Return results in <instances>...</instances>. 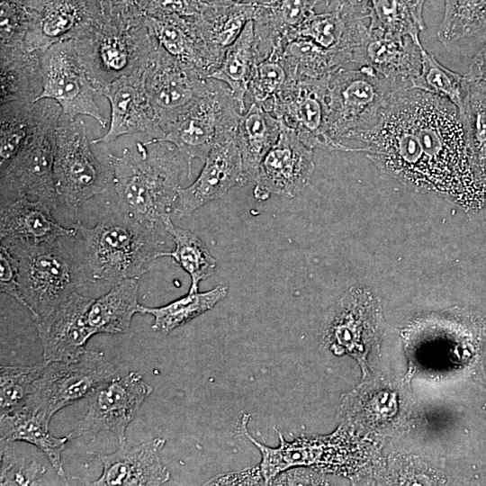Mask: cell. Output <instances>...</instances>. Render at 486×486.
Listing matches in <instances>:
<instances>
[{"mask_svg":"<svg viewBox=\"0 0 486 486\" xmlns=\"http://www.w3.org/2000/svg\"><path fill=\"white\" fill-rule=\"evenodd\" d=\"M359 140L360 151L380 169L417 190L468 206L486 198L459 112L446 99L413 87L398 91Z\"/></svg>","mask_w":486,"mask_h":486,"instance_id":"6da1fadb","label":"cell"},{"mask_svg":"<svg viewBox=\"0 0 486 486\" xmlns=\"http://www.w3.org/2000/svg\"><path fill=\"white\" fill-rule=\"evenodd\" d=\"M136 151L110 154L119 209L142 223L164 228L174 213L181 180L189 178L185 158L170 142L146 141Z\"/></svg>","mask_w":486,"mask_h":486,"instance_id":"7a4b0ae2","label":"cell"},{"mask_svg":"<svg viewBox=\"0 0 486 486\" xmlns=\"http://www.w3.org/2000/svg\"><path fill=\"white\" fill-rule=\"evenodd\" d=\"M73 227L80 254L93 282L113 284L128 278H140L166 251L162 230L142 223L121 209L108 210L93 227L79 221Z\"/></svg>","mask_w":486,"mask_h":486,"instance_id":"3957f363","label":"cell"},{"mask_svg":"<svg viewBox=\"0 0 486 486\" xmlns=\"http://www.w3.org/2000/svg\"><path fill=\"white\" fill-rule=\"evenodd\" d=\"M62 238L39 244L1 240L16 263L21 304L33 319L49 314L85 282L92 281L81 254L69 252Z\"/></svg>","mask_w":486,"mask_h":486,"instance_id":"277c9868","label":"cell"},{"mask_svg":"<svg viewBox=\"0 0 486 486\" xmlns=\"http://www.w3.org/2000/svg\"><path fill=\"white\" fill-rule=\"evenodd\" d=\"M74 42L98 93L120 77L143 69L158 47L145 15L131 19L103 15Z\"/></svg>","mask_w":486,"mask_h":486,"instance_id":"5b68a950","label":"cell"},{"mask_svg":"<svg viewBox=\"0 0 486 486\" xmlns=\"http://www.w3.org/2000/svg\"><path fill=\"white\" fill-rule=\"evenodd\" d=\"M395 92L390 82L364 66L341 68L332 73L326 95L329 137L343 144V140H354L372 129Z\"/></svg>","mask_w":486,"mask_h":486,"instance_id":"8992f818","label":"cell"},{"mask_svg":"<svg viewBox=\"0 0 486 486\" xmlns=\"http://www.w3.org/2000/svg\"><path fill=\"white\" fill-rule=\"evenodd\" d=\"M245 112L229 86L212 78L206 93L155 141L170 142L179 150L188 164L190 178L193 161L198 158L204 162L220 138L235 133Z\"/></svg>","mask_w":486,"mask_h":486,"instance_id":"52a82bcc","label":"cell"},{"mask_svg":"<svg viewBox=\"0 0 486 486\" xmlns=\"http://www.w3.org/2000/svg\"><path fill=\"white\" fill-rule=\"evenodd\" d=\"M53 173L58 197L74 212L104 193L113 180L110 164L104 165L92 152L84 122L63 114L57 128Z\"/></svg>","mask_w":486,"mask_h":486,"instance_id":"ba28073f","label":"cell"},{"mask_svg":"<svg viewBox=\"0 0 486 486\" xmlns=\"http://www.w3.org/2000/svg\"><path fill=\"white\" fill-rule=\"evenodd\" d=\"M116 375L103 352L86 349L73 361H47L36 390L23 408L50 422L59 410L91 396Z\"/></svg>","mask_w":486,"mask_h":486,"instance_id":"9c48e42d","label":"cell"},{"mask_svg":"<svg viewBox=\"0 0 486 486\" xmlns=\"http://www.w3.org/2000/svg\"><path fill=\"white\" fill-rule=\"evenodd\" d=\"M61 115L62 112H58L49 117L18 153L0 167L1 196L9 192L14 199L27 196L52 210L56 208L58 197L53 166Z\"/></svg>","mask_w":486,"mask_h":486,"instance_id":"30bf717a","label":"cell"},{"mask_svg":"<svg viewBox=\"0 0 486 486\" xmlns=\"http://www.w3.org/2000/svg\"><path fill=\"white\" fill-rule=\"evenodd\" d=\"M42 73L43 89L38 100L55 101L62 114L72 120L86 115L103 128L107 127V120L94 100L98 90L81 62L74 40L56 43L42 52Z\"/></svg>","mask_w":486,"mask_h":486,"instance_id":"8fae6325","label":"cell"},{"mask_svg":"<svg viewBox=\"0 0 486 486\" xmlns=\"http://www.w3.org/2000/svg\"><path fill=\"white\" fill-rule=\"evenodd\" d=\"M152 392L138 372L122 377L117 374L91 395L86 413L68 435V439L94 440L100 432L109 431L119 443L126 441L129 425Z\"/></svg>","mask_w":486,"mask_h":486,"instance_id":"7c38bea8","label":"cell"},{"mask_svg":"<svg viewBox=\"0 0 486 486\" xmlns=\"http://www.w3.org/2000/svg\"><path fill=\"white\" fill-rule=\"evenodd\" d=\"M144 78L164 135L169 125L206 93L212 80L158 45L145 66Z\"/></svg>","mask_w":486,"mask_h":486,"instance_id":"4fadbf2b","label":"cell"},{"mask_svg":"<svg viewBox=\"0 0 486 486\" xmlns=\"http://www.w3.org/2000/svg\"><path fill=\"white\" fill-rule=\"evenodd\" d=\"M328 78H289L271 113L311 149L349 151V147L334 141L328 132L326 95Z\"/></svg>","mask_w":486,"mask_h":486,"instance_id":"5bb4252c","label":"cell"},{"mask_svg":"<svg viewBox=\"0 0 486 486\" xmlns=\"http://www.w3.org/2000/svg\"><path fill=\"white\" fill-rule=\"evenodd\" d=\"M314 169L312 149L281 122L279 138L259 166L253 196L259 202L271 195L293 198L308 186Z\"/></svg>","mask_w":486,"mask_h":486,"instance_id":"9a60e30c","label":"cell"},{"mask_svg":"<svg viewBox=\"0 0 486 486\" xmlns=\"http://www.w3.org/2000/svg\"><path fill=\"white\" fill-rule=\"evenodd\" d=\"M30 26L28 50L45 51L50 46L75 40L96 25L103 14L98 0H25Z\"/></svg>","mask_w":486,"mask_h":486,"instance_id":"2e32d148","label":"cell"},{"mask_svg":"<svg viewBox=\"0 0 486 486\" xmlns=\"http://www.w3.org/2000/svg\"><path fill=\"white\" fill-rule=\"evenodd\" d=\"M144 68L122 76L99 90V94L109 101L111 121L107 131L92 140V144H107L123 135L140 132L149 136L148 141L164 137L146 89Z\"/></svg>","mask_w":486,"mask_h":486,"instance_id":"e0dca14e","label":"cell"},{"mask_svg":"<svg viewBox=\"0 0 486 486\" xmlns=\"http://www.w3.org/2000/svg\"><path fill=\"white\" fill-rule=\"evenodd\" d=\"M194 183L180 188L174 213L189 216L204 204L223 197L234 186L247 183L236 132L220 138L209 152Z\"/></svg>","mask_w":486,"mask_h":486,"instance_id":"ac0fdd59","label":"cell"},{"mask_svg":"<svg viewBox=\"0 0 486 486\" xmlns=\"http://www.w3.org/2000/svg\"><path fill=\"white\" fill-rule=\"evenodd\" d=\"M93 301L75 292L49 314L33 319L44 360L69 362L86 350L94 335L87 317Z\"/></svg>","mask_w":486,"mask_h":486,"instance_id":"d6986e66","label":"cell"},{"mask_svg":"<svg viewBox=\"0 0 486 486\" xmlns=\"http://www.w3.org/2000/svg\"><path fill=\"white\" fill-rule=\"evenodd\" d=\"M419 38L392 36L370 31L356 49L353 66L371 68L397 91L412 87L421 69Z\"/></svg>","mask_w":486,"mask_h":486,"instance_id":"ffe728a7","label":"cell"},{"mask_svg":"<svg viewBox=\"0 0 486 486\" xmlns=\"http://www.w3.org/2000/svg\"><path fill=\"white\" fill-rule=\"evenodd\" d=\"M166 445L164 438L130 446L126 441L119 443L117 449L100 455L103 472L89 484L94 486H146L162 485L170 478L167 468L160 459Z\"/></svg>","mask_w":486,"mask_h":486,"instance_id":"44dd1931","label":"cell"},{"mask_svg":"<svg viewBox=\"0 0 486 486\" xmlns=\"http://www.w3.org/2000/svg\"><path fill=\"white\" fill-rule=\"evenodd\" d=\"M327 0H255V47L261 61L281 50L283 44Z\"/></svg>","mask_w":486,"mask_h":486,"instance_id":"7402d4cb","label":"cell"},{"mask_svg":"<svg viewBox=\"0 0 486 486\" xmlns=\"http://www.w3.org/2000/svg\"><path fill=\"white\" fill-rule=\"evenodd\" d=\"M46 203L27 196L2 203L0 240H23L31 243L53 242L65 237H75L76 230L60 225Z\"/></svg>","mask_w":486,"mask_h":486,"instance_id":"603a6c76","label":"cell"},{"mask_svg":"<svg viewBox=\"0 0 486 486\" xmlns=\"http://www.w3.org/2000/svg\"><path fill=\"white\" fill-rule=\"evenodd\" d=\"M374 307L365 291L351 288L341 299L339 309L328 330L335 354L346 353L357 359L364 357L372 337Z\"/></svg>","mask_w":486,"mask_h":486,"instance_id":"cb8c5ba5","label":"cell"},{"mask_svg":"<svg viewBox=\"0 0 486 486\" xmlns=\"http://www.w3.org/2000/svg\"><path fill=\"white\" fill-rule=\"evenodd\" d=\"M255 9V0L204 4L194 19L208 55L211 75L219 68L227 49L239 36L247 22L253 20Z\"/></svg>","mask_w":486,"mask_h":486,"instance_id":"d4e9b609","label":"cell"},{"mask_svg":"<svg viewBox=\"0 0 486 486\" xmlns=\"http://www.w3.org/2000/svg\"><path fill=\"white\" fill-rule=\"evenodd\" d=\"M58 112H62L60 106L51 99L1 104L0 167L18 153L49 117Z\"/></svg>","mask_w":486,"mask_h":486,"instance_id":"484cf974","label":"cell"},{"mask_svg":"<svg viewBox=\"0 0 486 486\" xmlns=\"http://www.w3.org/2000/svg\"><path fill=\"white\" fill-rule=\"evenodd\" d=\"M1 104L35 102L43 89L42 51L0 48Z\"/></svg>","mask_w":486,"mask_h":486,"instance_id":"4316f807","label":"cell"},{"mask_svg":"<svg viewBox=\"0 0 486 486\" xmlns=\"http://www.w3.org/2000/svg\"><path fill=\"white\" fill-rule=\"evenodd\" d=\"M145 21L151 35L164 51L204 76H210L212 68L194 19L145 15Z\"/></svg>","mask_w":486,"mask_h":486,"instance_id":"83f0119b","label":"cell"},{"mask_svg":"<svg viewBox=\"0 0 486 486\" xmlns=\"http://www.w3.org/2000/svg\"><path fill=\"white\" fill-rule=\"evenodd\" d=\"M280 132L281 122L255 103L241 114L236 140L247 183L255 181L263 158L276 143Z\"/></svg>","mask_w":486,"mask_h":486,"instance_id":"f1b7e54d","label":"cell"},{"mask_svg":"<svg viewBox=\"0 0 486 486\" xmlns=\"http://www.w3.org/2000/svg\"><path fill=\"white\" fill-rule=\"evenodd\" d=\"M49 423L40 414L27 408L1 415V441H24L36 446L48 457L58 475L66 480L61 453L69 439L68 436H52L49 431Z\"/></svg>","mask_w":486,"mask_h":486,"instance_id":"f546056e","label":"cell"},{"mask_svg":"<svg viewBox=\"0 0 486 486\" xmlns=\"http://www.w3.org/2000/svg\"><path fill=\"white\" fill-rule=\"evenodd\" d=\"M139 280H122L114 284L108 292L94 299L87 317L94 335L123 334L128 331L132 317L140 313Z\"/></svg>","mask_w":486,"mask_h":486,"instance_id":"4dcf8cb0","label":"cell"},{"mask_svg":"<svg viewBox=\"0 0 486 486\" xmlns=\"http://www.w3.org/2000/svg\"><path fill=\"white\" fill-rule=\"evenodd\" d=\"M279 58L290 79H321L341 68L350 67L343 51L324 49L302 37L287 40Z\"/></svg>","mask_w":486,"mask_h":486,"instance_id":"1f68e13d","label":"cell"},{"mask_svg":"<svg viewBox=\"0 0 486 486\" xmlns=\"http://www.w3.org/2000/svg\"><path fill=\"white\" fill-rule=\"evenodd\" d=\"M256 62L254 22L250 20L227 49L219 68L209 78L227 85L236 100L246 109L245 98Z\"/></svg>","mask_w":486,"mask_h":486,"instance_id":"d6a6232c","label":"cell"},{"mask_svg":"<svg viewBox=\"0 0 486 486\" xmlns=\"http://www.w3.org/2000/svg\"><path fill=\"white\" fill-rule=\"evenodd\" d=\"M459 114L472 167L477 179L486 188V88L484 86L467 78L466 94Z\"/></svg>","mask_w":486,"mask_h":486,"instance_id":"836d02e7","label":"cell"},{"mask_svg":"<svg viewBox=\"0 0 486 486\" xmlns=\"http://www.w3.org/2000/svg\"><path fill=\"white\" fill-rule=\"evenodd\" d=\"M427 0H371L368 29L392 36L419 38L426 29L423 8Z\"/></svg>","mask_w":486,"mask_h":486,"instance_id":"e575fe53","label":"cell"},{"mask_svg":"<svg viewBox=\"0 0 486 486\" xmlns=\"http://www.w3.org/2000/svg\"><path fill=\"white\" fill-rule=\"evenodd\" d=\"M437 38L446 47L486 39V0H445Z\"/></svg>","mask_w":486,"mask_h":486,"instance_id":"d590c367","label":"cell"},{"mask_svg":"<svg viewBox=\"0 0 486 486\" xmlns=\"http://www.w3.org/2000/svg\"><path fill=\"white\" fill-rule=\"evenodd\" d=\"M166 232L173 238L175 247L171 251L160 254L169 256L190 276L188 292H198L199 284L214 274L217 262L201 238L189 230L176 227L169 220L164 224Z\"/></svg>","mask_w":486,"mask_h":486,"instance_id":"8d00e7d4","label":"cell"},{"mask_svg":"<svg viewBox=\"0 0 486 486\" xmlns=\"http://www.w3.org/2000/svg\"><path fill=\"white\" fill-rule=\"evenodd\" d=\"M228 293L226 286H216L203 292H188L166 305L147 307L140 304V313L153 316L152 328L169 334L201 314L212 310Z\"/></svg>","mask_w":486,"mask_h":486,"instance_id":"74e56055","label":"cell"},{"mask_svg":"<svg viewBox=\"0 0 486 486\" xmlns=\"http://www.w3.org/2000/svg\"><path fill=\"white\" fill-rule=\"evenodd\" d=\"M412 87L448 100L460 112L466 94L467 78L444 67L422 47L421 69L412 80Z\"/></svg>","mask_w":486,"mask_h":486,"instance_id":"f35d334b","label":"cell"},{"mask_svg":"<svg viewBox=\"0 0 486 486\" xmlns=\"http://www.w3.org/2000/svg\"><path fill=\"white\" fill-rule=\"evenodd\" d=\"M47 361L35 365L0 366V416L22 409L35 392Z\"/></svg>","mask_w":486,"mask_h":486,"instance_id":"ab89813d","label":"cell"},{"mask_svg":"<svg viewBox=\"0 0 486 486\" xmlns=\"http://www.w3.org/2000/svg\"><path fill=\"white\" fill-rule=\"evenodd\" d=\"M288 79L279 57L271 56L255 65L247 94L250 95L253 103L271 113L274 102Z\"/></svg>","mask_w":486,"mask_h":486,"instance_id":"60d3db41","label":"cell"},{"mask_svg":"<svg viewBox=\"0 0 486 486\" xmlns=\"http://www.w3.org/2000/svg\"><path fill=\"white\" fill-rule=\"evenodd\" d=\"M346 27V20L337 13L314 14L302 22L289 39L302 37L324 49L339 50Z\"/></svg>","mask_w":486,"mask_h":486,"instance_id":"b9f144b4","label":"cell"},{"mask_svg":"<svg viewBox=\"0 0 486 486\" xmlns=\"http://www.w3.org/2000/svg\"><path fill=\"white\" fill-rule=\"evenodd\" d=\"M29 26L25 0H0V48L25 47Z\"/></svg>","mask_w":486,"mask_h":486,"instance_id":"7bdbcfd3","label":"cell"},{"mask_svg":"<svg viewBox=\"0 0 486 486\" xmlns=\"http://www.w3.org/2000/svg\"><path fill=\"white\" fill-rule=\"evenodd\" d=\"M14 442L1 441V485H32L46 468L38 461L26 462L15 454Z\"/></svg>","mask_w":486,"mask_h":486,"instance_id":"ee69618b","label":"cell"},{"mask_svg":"<svg viewBox=\"0 0 486 486\" xmlns=\"http://www.w3.org/2000/svg\"><path fill=\"white\" fill-rule=\"evenodd\" d=\"M204 4L199 0H148L144 15L195 19Z\"/></svg>","mask_w":486,"mask_h":486,"instance_id":"f6af8a7d","label":"cell"},{"mask_svg":"<svg viewBox=\"0 0 486 486\" xmlns=\"http://www.w3.org/2000/svg\"><path fill=\"white\" fill-rule=\"evenodd\" d=\"M0 289L21 304L16 263L10 250L3 244L0 245Z\"/></svg>","mask_w":486,"mask_h":486,"instance_id":"bcb514c9","label":"cell"},{"mask_svg":"<svg viewBox=\"0 0 486 486\" xmlns=\"http://www.w3.org/2000/svg\"><path fill=\"white\" fill-rule=\"evenodd\" d=\"M325 4V12L337 13L344 19H368L371 0H327Z\"/></svg>","mask_w":486,"mask_h":486,"instance_id":"7dc6e473","label":"cell"},{"mask_svg":"<svg viewBox=\"0 0 486 486\" xmlns=\"http://www.w3.org/2000/svg\"><path fill=\"white\" fill-rule=\"evenodd\" d=\"M265 484L259 465L239 472L220 474L210 480L207 485H255Z\"/></svg>","mask_w":486,"mask_h":486,"instance_id":"c3c4849f","label":"cell"},{"mask_svg":"<svg viewBox=\"0 0 486 486\" xmlns=\"http://www.w3.org/2000/svg\"><path fill=\"white\" fill-rule=\"evenodd\" d=\"M465 76L486 88V42L474 55Z\"/></svg>","mask_w":486,"mask_h":486,"instance_id":"681fc988","label":"cell"},{"mask_svg":"<svg viewBox=\"0 0 486 486\" xmlns=\"http://www.w3.org/2000/svg\"><path fill=\"white\" fill-rule=\"evenodd\" d=\"M202 4L207 5L224 4L233 1L230 0H199Z\"/></svg>","mask_w":486,"mask_h":486,"instance_id":"f907efd6","label":"cell"},{"mask_svg":"<svg viewBox=\"0 0 486 486\" xmlns=\"http://www.w3.org/2000/svg\"><path fill=\"white\" fill-rule=\"evenodd\" d=\"M107 1H108V0H98L100 6H101L102 4H104L105 2H107Z\"/></svg>","mask_w":486,"mask_h":486,"instance_id":"816d5d0a","label":"cell"},{"mask_svg":"<svg viewBox=\"0 0 486 486\" xmlns=\"http://www.w3.org/2000/svg\"><path fill=\"white\" fill-rule=\"evenodd\" d=\"M230 1H233V2H242V1H246V0H230Z\"/></svg>","mask_w":486,"mask_h":486,"instance_id":"f5cc1de1","label":"cell"}]
</instances>
